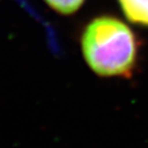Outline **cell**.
I'll return each instance as SVG.
<instances>
[{
	"label": "cell",
	"instance_id": "obj_2",
	"mask_svg": "<svg viewBox=\"0 0 148 148\" xmlns=\"http://www.w3.org/2000/svg\"><path fill=\"white\" fill-rule=\"evenodd\" d=\"M120 3L130 21L148 25V0H120Z\"/></svg>",
	"mask_w": 148,
	"mask_h": 148
},
{
	"label": "cell",
	"instance_id": "obj_1",
	"mask_svg": "<svg viewBox=\"0 0 148 148\" xmlns=\"http://www.w3.org/2000/svg\"><path fill=\"white\" fill-rule=\"evenodd\" d=\"M86 63L100 76L131 71L136 58L135 37L130 27L111 16H100L87 25L81 37Z\"/></svg>",
	"mask_w": 148,
	"mask_h": 148
},
{
	"label": "cell",
	"instance_id": "obj_3",
	"mask_svg": "<svg viewBox=\"0 0 148 148\" xmlns=\"http://www.w3.org/2000/svg\"><path fill=\"white\" fill-rule=\"evenodd\" d=\"M53 10L62 14H70L79 9L85 0H44Z\"/></svg>",
	"mask_w": 148,
	"mask_h": 148
}]
</instances>
